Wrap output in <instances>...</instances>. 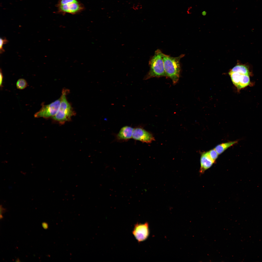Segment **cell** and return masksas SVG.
<instances>
[{"label": "cell", "mask_w": 262, "mask_h": 262, "mask_svg": "<svg viewBox=\"0 0 262 262\" xmlns=\"http://www.w3.org/2000/svg\"><path fill=\"white\" fill-rule=\"evenodd\" d=\"M59 11L64 13L74 14L81 11L83 8L78 2L57 5Z\"/></svg>", "instance_id": "52a82bcc"}, {"label": "cell", "mask_w": 262, "mask_h": 262, "mask_svg": "<svg viewBox=\"0 0 262 262\" xmlns=\"http://www.w3.org/2000/svg\"><path fill=\"white\" fill-rule=\"evenodd\" d=\"M191 8V7H190L188 8L187 10V12L188 14H190V13H191L190 10Z\"/></svg>", "instance_id": "ffe728a7"}, {"label": "cell", "mask_w": 262, "mask_h": 262, "mask_svg": "<svg viewBox=\"0 0 262 262\" xmlns=\"http://www.w3.org/2000/svg\"><path fill=\"white\" fill-rule=\"evenodd\" d=\"M3 78V77L2 73V72L1 69H0V86L1 87L2 86Z\"/></svg>", "instance_id": "ac0fdd59"}, {"label": "cell", "mask_w": 262, "mask_h": 262, "mask_svg": "<svg viewBox=\"0 0 262 262\" xmlns=\"http://www.w3.org/2000/svg\"><path fill=\"white\" fill-rule=\"evenodd\" d=\"M207 12L205 11H204L202 13V14L203 16H206V15Z\"/></svg>", "instance_id": "44dd1931"}, {"label": "cell", "mask_w": 262, "mask_h": 262, "mask_svg": "<svg viewBox=\"0 0 262 262\" xmlns=\"http://www.w3.org/2000/svg\"><path fill=\"white\" fill-rule=\"evenodd\" d=\"M27 83L26 80L24 79L21 78L19 79L16 82V87L19 89L22 90L26 88Z\"/></svg>", "instance_id": "5bb4252c"}, {"label": "cell", "mask_w": 262, "mask_h": 262, "mask_svg": "<svg viewBox=\"0 0 262 262\" xmlns=\"http://www.w3.org/2000/svg\"><path fill=\"white\" fill-rule=\"evenodd\" d=\"M78 2L77 0H60L58 5L68 4L72 3Z\"/></svg>", "instance_id": "e0dca14e"}, {"label": "cell", "mask_w": 262, "mask_h": 262, "mask_svg": "<svg viewBox=\"0 0 262 262\" xmlns=\"http://www.w3.org/2000/svg\"><path fill=\"white\" fill-rule=\"evenodd\" d=\"M68 91L66 89L62 90L58 109L55 115L52 117L54 120L61 123L69 120L74 114L72 107L66 98V96Z\"/></svg>", "instance_id": "3957f363"}, {"label": "cell", "mask_w": 262, "mask_h": 262, "mask_svg": "<svg viewBox=\"0 0 262 262\" xmlns=\"http://www.w3.org/2000/svg\"><path fill=\"white\" fill-rule=\"evenodd\" d=\"M132 138L134 139L143 142L150 143L155 140L152 135L149 132L141 127L134 129Z\"/></svg>", "instance_id": "5b68a950"}, {"label": "cell", "mask_w": 262, "mask_h": 262, "mask_svg": "<svg viewBox=\"0 0 262 262\" xmlns=\"http://www.w3.org/2000/svg\"><path fill=\"white\" fill-rule=\"evenodd\" d=\"M164 69L166 76L171 79L175 85L178 82L180 71V61L184 56L181 54L178 57H173L163 53Z\"/></svg>", "instance_id": "6da1fadb"}, {"label": "cell", "mask_w": 262, "mask_h": 262, "mask_svg": "<svg viewBox=\"0 0 262 262\" xmlns=\"http://www.w3.org/2000/svg\"><path fill=\"white\" fill-rule=\"evenodd\" d=\"M134 128L129 126L122 127L116 136V139L119 141H126L132 138Z\"/></svg>", "instance_id": "ba28073f"}, {"label": "cell", "mask_w": 262, "mask_h": 262, "mask_svg": "<svg viewBox=\"0 0 262 262\" xmlns=\"http://www.w3.org/2000/svg\"><path fill=\"white\" fill-rule=\"evenodd\" d=\"M61 97L51 103L47 105H42L40 109L34 115L35 117L48 118L53 117L57 113L59 107Z\"/></svg>", "instance_id": "277c9868"}, {"label": "cell", "mask_w": 262, "mask_h": 262, "mask_svg": "<svg viewBox=\"0 0 262 262\" xmlns=\"http://www.w3.org/2000/svg\"><path fill=\"white\" fill-rule=\"evenodd\" d=\"M210 157L215 162L219 155L215 149H212L207 152Z\"/></svg>", "instance_id": "9a60e30c"}, {"label": "cell", "mask_w": 262, "mask_h": 262, "mask_svg": "<svg viewBox=\"0 0 262 262\" xmlns=\"http://www.w3.org/2000/svg\"><path fill=\"white\" fill-rule=\"evenodd\" d=\"M250 83L249 75L242 74L238 84L237 87V89L239 90L247 86Z\"/></svg>", "instance_id": "8fae6325"}, {"label": "cell", "mask_w": 262, "mask_h": 262, "mask_svg": "<svg viewBox=\"0 0 262 262\" xmlns=\"http://www.w3.org/2000/svg\"><path fill=\"white\" fill-rule=\"evenodd\" d=\"M238 140L223 143L217 146L214 148L219 155L222 154L228 148L237 143Z\"/></svg>", "instance_id": "30bf717a"}, {"label": "cell", "mask_w": 262, "mask_h": 262, "mask_svg": "<svg viewBox=\"0 0 262 262\" xmlns=\"http://www.w3.org/2000/svg\"><path fill=\"white\" fill-rule=\"evenodd\" d=\"M229 74L233 84L237 87L239 82L241 75L243 74L237 72H232L230 71L229 72Z\"/></svg>", "instance_id": "4fadbf2b"}, {"label": "cell", "mask_w": 262, "mask_h": 262, "mask_svg": "<svg viewBox=\"0 0 262 262\" xmlns=\"http://www.w3.org/2000/svg\"><path fill=\"white\" fill-rule=\"evenodd\" d=\"M163 53L159 49L155 51L154 55L150 59L149 65V70L144 78L146 80L153 77L166 76L163 57Z\"/></svg>", "instance_id": "7a4b0ae2"}, {"label": "cell", "mask_w": 262, "mask_h": 262, "mask_svg": "<svg viewBox=\"0 0 262 262\" xmlns=\"http://www.w3.org/2000/svg\"><path fill=\"white\" fill-rule=\"evenodd\" d=\"M232 72H236L242 74L249 75V70L247 67L245 66L237 65L233 67L230 71Z\"/></svg>", "instance_id": "7c38bea8"}, {"label": "cell", "mask_w": 262, "mask_h": 262, "mask_svg": "<svg viewBox=\"0 0 262 262\" xmlns=\"http://www.w3.org/2000/svg\"><path fill=\"white\" fill-rule=\"evenodd\" d=\"M8 41L6 39L0 38V53H2L4 52L5 50L3 48V45L7 43Z\"/></svg>", "instance_id": "2e32d148"}, {"label": "cell", "mask_w": 262, "mask_h": 262, "mask_svg": "<svg viewBox=\"0 0 262 262\" xmlns=\"http://www.w3.org/2000/svg\"><path fill=\"white\" fill-rule=\"evenodd\" d=\"M214 162L210 157L207 152L203 153L200 158V173H204L205 171L212 166Z\"/></svg>", "instance_id": "9c48e42d"}, {"label": "cell", "mask_w": 262, "mask_h": 262, "mask_svg": "<svg viewBox=\"0 0 262 262\" xmlns=\"http://www.w3.org/2000/svg\"><path fill=\"white\" fill-rule=\"evenodd\" d=\"M42 225L43 228L45 229H47L48 227V224L46 223H42Z\"/></svg>", "instance_id": "d6986e66"}, {"label": "cell", "mask_w": 262, "mask_h": 262, "mask_svg": "<svg viewBox=\"0 0 262 262\" xmlns=\"http://www.w3.org/2000/svg\"><path fill=\"white\" fill-rule=\"evenodd\" d=\"M149 232L147 222L144 224L136 223L132 231V234L139 242L145 240L148 236Z\"/></svg>", "instance_id": "8992f818"}]
</instances>
